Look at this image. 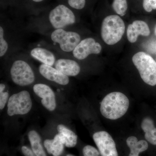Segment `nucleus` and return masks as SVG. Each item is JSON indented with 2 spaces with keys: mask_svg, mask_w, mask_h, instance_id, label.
I'll return each mask as SVG.
<instances>
[{
  "mask_svg": "<svg viewBox=\"0 0 156 156\" xmlns=\"http://www.w3.org/2000/svg\"><path fill=\"white\" fill-rule=\"evenodd\" d=\"M129 106V99L125 94L120 92H112L101 101L100 111L106 119L116 120L126 113Z\"/></svg>",
  "mask_w": 156,
  "mask_h": 156,
  "instance_id": "obj_1",
  "label": "nucleus"
},
{
  "mask_svg": "<svg viewBox=\"0 0 156 156\" xmlns=\"http://www.w3.org/2000/svg\"><path fill=\"white\" fill-rule=\"evenodd\" d=\"M125 29V23L120 16L118 15H109L102 21L101 37L107 44L114 45L121 40Z\"/></svg>",
  "mask_w": 156,
  "mask_h": 156,
  "instance_id": "obj_2",
  "label": "nucleus"
},
{
  "mask_svg": "<svg viewBox=\"0 0 156 156\" xmlns=\"http://www.w3.org/2000/svg\"><path fill=\"white\" fill-rule=\"evenodd\" d=\"M132 61L139 72L143 80L151 86L156 85V62L144 52L134 54Z\"/></svg>",
  "mask_w": 156,
  "mask_h": 156,
  "instance_id": "obj_3",
  "label": "nucleus"
},
{
  "mask_svg": "<svg viewBox=\"0 0 156 156\" xmlns=\"http://www.w3.org/2000/svg\"><path fill=\"white\" fill-rule=\"evenodd\" d=\"M10 73L12 81L18 86H28L34 82L33 71L28 63L23 60L14 61L11 66Z\"/></svg>",
  "mask_w": 156,
  "mask_h": 156,
  "instance_id": "obj_4",
  "label": "nucleus"
},
{
  "mask_svg": "<svg viewBox=\"0 0 156 156\" xmlns=\"http://www.w3.org/2000/svg\"><path fill=\"white\" fill-rule=\"evenodd\" d=\"M32 107L30 94L27 91H22L11 96L8 101V114L10 116L28 113Z\"/></svg>",
  "mask_w": 156,
  "mask_h": 156,
  "instance_id": "obj_5",
  "label": "nucleus"
},
{
  "mask_svg": "<svg viewBox=\"0 0 156 156\" xmlns=\"http://www.w3.org/2000/svg\"><path fill=\"white\" fill-rule=\"evenodd\" d=\"M51 39L54 43L58 44L62 51L73 52L81 41V37L75 32L58 29L53 31L51 34Z\"/></svg>",
  "mask_w": 156,
  "mask_h": 156,
  "instance_id": "obj_6",
  "label": "nucleus"
},
{
  "mask_svg": "<svg viewBox=\"0 0 156 156\" xmlns=\"http://www.w3.org/2000/svg\"><path fill=\"white\" fill-rule=\"evenodd\" d=\"M49 21L53 28L63 29L76 22L73 12L66 6L59 5L51 10L49 15Z\"/></svg>",
  "mask_w": 156,
  "mask_h": 156,
  "instance_id": "obj_7",
  "label": "nucleus"
},
{
  "mask_svg": "<svg viewBox=\"0 0 156 156\" xmlns=\"http://www.w3.org/2000/svg\"><path fill=\"white\" fill-rule=\"evenodd\" d=\"M93 139L101 156H119L114 140L107 132H96Z\"/></svg>",
  "mask_w": 156,
  "mask_h": 156,
  "instance_id": "obj_8",
  "label": "nucleus"
},
{
  "mask_svg": "<svg viewBox=\"0 0 156 156\" xmlns=\"http://www.w3.org/2000/svg\"><path fill=\"white\" fill-rule=\"evenodd\" d=\"M102 47L92 38H87L82 40L73 51L75 58L79 60L85 59L90 54L100 53Z\"/></svg>",
  "mask_w": 156,
  "mask_h": 156,
  "instance_id": "obj_9",
  "label": "nucleus"
},
{
  "mask_svg": "<svg viewBox=\"0 0 156 156\" xmlns=\"http://www.w3.org/2000/svg\"><path fill=\"white\" fill-rule=\"evenodd\" d=\"M33 90L36 95L42 98L41 103L49 111H53L56 108L55 94L50 87L44 84H36Z\"/></svg>",
  "mask_w": 156,
  "mask_h": 156,
  "instance_id": "obj_10",
  "label": "nucleus"
},
{
  "mask_svg": "<svg viewBox=\"0 0 156 156\" xmlns=\"http://www.w3.org/2000/svg\"><path fill=\"white\" fill-rule=\"evenodd\" d=\"M39 70L41 74L48 80L62 86L67 85L69 83V76L52 66L42 64L39 66Z\"/></svg>",
  "mask_w": 156,
  "mask_h": 156,
  "instance_id": "obj_11",
  "label": "nucleus"
},
{
  "mask_svg": "<svg viewBox=\"0 0 156 156\" xmlns=\"http://www.w3.org/2000/svg\"><path fill=\"white\" fill-rule=\"evenodd\" d=\"M150 34V30L147 23L142 20H135L132 24L128 25L127 36L128 41L135 43L139 35L148 36Z\"/></svg>",
  "mask_w": 156,
  "mask_h": 156,
  "instance_id": "obj_12",
  "label": "nucleus"
},
{
  "mask_svg": "<svg viewBox=\"0 0 156 156\" xmlns=\"http://www.w3.org/2000/svg\"><path fill=\"white\" fill-rule=\"evenodd\" d=\"M54 66L56 69L68 76H75L80 71V67L77 62L68 58L57 59Z\"/></svg>",
  "mask_w": 156,
  "mask_h": 156,
  "instance_id": "obj_13",
  "label": "nucleus"
},
{
  "mask_svg": "<svg viewBox=\"0 0 156 156\" xmlns=\"http://www.w3.org/2000/svg\"><path fill=\"white\" fill-rule=\"evenodd\" d=\"M31 56L42 64L53 66L56 62L55 55L50 50L41 48H34L31 50Z\"/></svg>",
  "mask_w": 156,
  "mask_h": 156,
  "instance_id": "obj_14",
  "label": "nucleus"
},
{
  "mask_svg": "<svg viewBox=\"0 0 156 156\" xmlns=\"http://www.w3.org/2000/svg\"><path fill=\"white\" fill-rule=\"evenodd\" d=\"M44 146L49 154L53 156H60L64 150V140L58 133L53 140H46L44 142Z\"/></svg>",
  "mask_w": 156,
  "mask_h": 156,
  "instance_id": "obj_15",
  "label": "nucleus"
},
{
  "mask_svg": "<svg viewBox=\"0 0 156 156\" xmlns=\"http://www.w3.org/2000/svg\"><path fill=\"white\" fill-rule=\"evenodd\" d=\"M126 143L130 149V153L128 156H139V154L147 149L148 144L144 140L138 141L137 138L134 136L128 137Z\"/></svg>",
  "mask_w": 156,
  "mask_h": 156,
  "instance_id": "obj_16",
  "label": "nucleus"
},
{
  "mask_svg": "<svg viewBox=\"0 0 156 156\" xmlns=\"http://www.w3.org/2000/svg\"><path fill=\"white\" fill-rule=\"evenodd\" d=\"M57 130L64 140V145L67 147H73L77 143L76 134L63 125H58Z\"/></svg>",
  "mask_w": 156,
  "mask_h": 156,
  "instance_id": "obj_17",
  "label": "nucleus"
},
{
  "mask_svg": "<svg viewBox=\"0 0 156 156\" xmlns=\"http://www.w3.org/2000/svg\"><path fill=\"white\" fill-rule=\"evenodd\" d=\"M141 127L145 133V139L151 144L156 145V128L153 120L149 117H147L143 120Z\"/></svg>",
  "mask_w": 156,
  "mask_h": 156,
  "instance_id": "obj_18",
  "label": "nucleus"
},
{
  "mask_svg": "<svg viewBox=\"0 0 156 156\" xmlns=\"http://www.w3.org/2000/svg\"><path fill=\"white\" fill-rule=\"evenodd\" d=\"M28 138L32 149L37 156H47L41 143L40 135L36 131H31L28 133Z\"/></svg>",
  "mask_w": 156,
  "mask_h": 156,
  "instance_id": "obj_19",
  "label": "nucleus"
},
{
  "mask_svg": "<svg viewBox=\"0 0 156 156\" xmlns=\"http://www.w3.org/2000/svg\"><path fill=\"white\" fill-rule=\"evenodd\" d=\"M112 8L115 12L121 17L125 16L128 9L127 0H113Z\"/></svg>",
  "mask_w": 156,
  "mask_h": 156,
  "instance_id": "obj_20",
  "label": "nucleus"
},
{
  "mask_svg": "<svg viewBox=\"0 0 156 156\" xmlns=\"http://www.w3.org/2000/svg\"><path fill=\"white\" fill-rule=\"evenodd\" d=\"M9 49L8 42L4 37V30L2 27H0V56L3 57Z\"/></svg>",
  "mask_w": 156,
  "mask_h": 156,
  "instance_id": "obj_21",
  "label": "nucleus"
},
{
  "mask_svg": "<svg viewBox=\"0 0 156 156\" xmlns=\"http://www.w3.org/2000/svg\"><path fill=\"white\" fill-rule=\"evenodd\" d=\"M83 156H101L100 153L94 147L87 145L83 150Z\"/></svg>",
  "mask_w": 156,
  "mask_h": 156,
  "instance_id": "obj_22",
  "label": "nucleus"
},
{
  "mask_svg": "<svg viewBox=\"0 0 156 156\" xmlns=\"http://www.w3.org/2000/svg\"><path fill=\"white\" fill-rule=\"evenodd\" d=\"M143 8L148 13L156 10V0H143Z\"/></svg>",
  "mask_w": 156,
  "mask_h": 156,
  "instance_id": "obj_23",
  "label": "nucleus"
},
{
  "mask_svg": "<svg viewBox=\"0 0 156 156\" xmlns=\"http://www.w3.org/2000/svg\"><path fill=\"white\" fill-rule=\"evenodd\" d=\"M69 5L73 9L82 10L84 9L86 4V0H68Z\"/></svg>",
  "mask_w": 156,
  "mask_h": 156,
  "instance_id": "obj_24",
  "label": "nucleus"
},
{
  "mask_svg": "<svg viewBox=\"0 0 156 156\" xmlns=\"http://www.w3.org/2000/svg\"><path fill=\"white\" fill-rule=\"evenodd\" d=\"M9 93L7 92H0V109L2 110L9 99Z\"/></svg>",
  "mask_w": 156,
  "mask_h": 156,
  "instance_id": "obj_25",
  "label": "nucleus"
},
{
  "mask_svg": "<svg viewBox=\"0 0 156 156\" xmlns=\"http://www.w3.org/2000/svg\"><path fill=\"white\" fill-rule=\"evenodd\" d=\"M21 150L23 154L25 156H37L33 151L26 146H23Z\"/></svg>",
  "mask_w": 156,
  "mask_h": 156,
  "instance_id": "obj_26",
  "label": "nucleus"
},
{
  "mask_svg": "<svg viewBox=\"0 0 156 156\" xmlns=\"http://www.w3.org/2000/svg\"><path fill=\"white\" fill-rule=\"evenodd\" d=\"M5 89V85L3 83L0 84V92H3Z\"/></svg>",
  "mask_w": 156,
  "mask_h": 156,
  "instance_id": "obj_27",
  "label": "nucleus"
},
{
  "mask_svg": "<svg viewBox=\"0 0 156 156\" xmlns=\"http://www.w3.org/2000/svg\"><path fill=\"white\" fill-rule=\"evenodd\" d=\"M32 1L36 2H41L42 1H44V0H32Z\"/></svg>",
  "mask_w": 156,
  "mask_h": 156,
  "instance_id": "obj_28",
  "label": "nucleus"
},
{
  "mask_svg": "<svg viewBox=\"0 0 156 156\" xmlns=\"http://www.w3.org/2000/svg\"><path fill=\"white\" fill-rule=\"evenodd\" d=\"M66 156H75L73 155H72V154H68V155H66Z\"/></svg>",
  "mask_w": 156,
  "mask_h": 156,
  "instance_id": "obj_29",
  "label": "nucleus"
},
{
  "mask_svg": "<svg viewBox=\"0 0 156 156\" xmlns=\"http://www.w3.org/2000/svg\"><path fill=\"white\" fill-rule=\"evenodd\" d=\"M155 34H156V26L155 28Z\"/></svg>",
  "mask_w": 156,
  "mask_h": 156,
  "instance_id": "obj_30",
  "label": "nucleus"
}]
</instances>
